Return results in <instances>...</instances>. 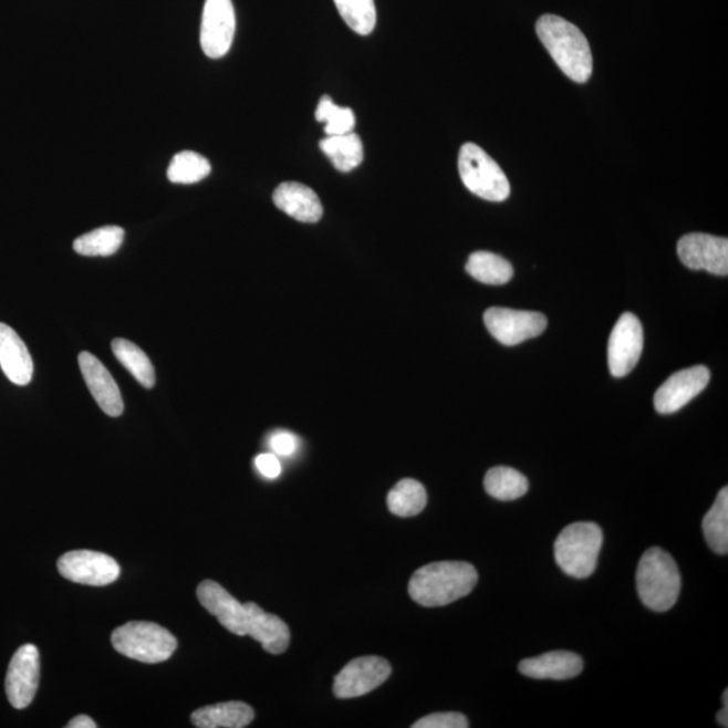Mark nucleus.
<instances>
[{
    "label": "nucleus",
    "instance_id": "5",
    "mask_svg": "<svg viewBox=\"0 0 728 728\" xmlns=\"http://www.w3.org/2000/svg\"><path fill=\"white\" fill-rule=\"evenodd\" d=\"M114 649L145 664L164 663L177 649L175 635L153 622H128L111 635Z\"/></svg>",
    "mask_w": 728,
    "mask_h": 728
},
{
    "label": "nucleus",
    "instance_id": "26",
    "mask_svg": "<svg viewBox=\"0 0 728 728\" xmlns=\"http://www.w3.org/2000/svg\"><path fill=\"white\" fill-rule=\"evenodd\" d=\"M111 347H113L116 360L142 386L152 388L156 384V372H154L149 356L137 344L125 341V339H115Z\"/></svg>",
    "mask_w": 728,
    "mask_h": 728
},
{
    "label": "nucleus",
    "instance_id": "21",
    "mask_svg": "<svg viewBox=\"0 0 728 728\" xmlns=\"http://www.w3.org/2000/svg\"><path fill=\"white\" fill-rule=\"evenodd\" d=\"M320 149L339 171L349 173L363 163L364 152L360 135H333L320 142Z\"/></svg>",
    "mask_w": 728,
    "mask_h": 728
},
{
    "label": "nucleus",
    "instance_id": "1",
    "mask_svg": "<svg viewBox=\"0 0 728 728\" xmlns=\"http://www.w3.org/2000/svg\"><path fill=\"white\" fill-rule=\"evenodd\" d=\"M478 583V572L465 561H437L412 576L409 595L424 607H441L467 596Z\"/></svg>",
    "mask_w": 728,
    "mask_h": 728
},
{
    "label": "nucleus",
    "instance_id": "23",
    "mask_svg": "<svg viewBox=\"0 0 728 728\" xmlns=\"http://www.w3.org/2000/svg\"><path fill=\"white\" fill-rule=\"evenodd\" d=\"M250 637L258 641L270 654H281L288 649L290 632L285 622L279 616L264 613L258 607Z\"/></svg>",
    "mask_w": 728,
    "mask_h": 728
},
{
    "label": "nucleus",
    "instance_id": "35",
    "mask_svg": "<svg viewBox=\"0 0 728 728\" xmlns=\"http://www.w3.org/2000/svg\"><path fill=\"white\" fill-rule=\"evenodd\" d=\"M67 728H96L94 719L86 717V715H79V717L73 718L70 724L66 725Z\"/></svg>",
    "mask_w": 728,
    "mask_h": 728
},
{
    "label": "nucleus",
    "instance_id": "9",
    "mask_svg": "<svg viewBox=\"0 0 728 728\" xmlns=\"http://www.w3.org/2000/svg\"><path fill=\"white\" fill-rule=\"evenodd\" d=\"M485 325L499 343L517 345L540 336L547 329L548 320L539 312L490 308L485 313Z\"/></svg>",
    "mask_w": 728,
    "mask_h": 728
},
{
    "label": "nucleus",
    "instance_id": "34",
    "mask_svg": "<svg viewBox=\"0 0 728 728\" xmlns=\"http://www.w3.org/2000/svg\"><path fill=\"white\" fill-rule=\"evenodd\" d=\"M256 467L264 478L275 479L281 475V462L274 454H261L256 458Z\"/></svg>",
    "mask_w": 728,
    "mask_h": 728
},
{
    "label": "nucleus",
    "instance_id": "12",
    "mask_svg": "<svg viewBox=\"0 0 728 728\" xmlns=\"http://www.w3.org/2000/svg\"><path fill=\"white\" fill-rule=\"evenodd\" d=\"M644 350V329L633 313H623L609 341L610 373L622 378L637 366Z\"/></svg>",
    "mask_w": 728,
    "mask_h": 728
},
{
    "label": "nucleus",
    "instance_id": "30",
    "mask_svg": "<svg viewBox=\"0 0 728 728\" xmlns=\"http://www.w3.org/2000/svg\"><path fill=\"white\" fill-rule=\"evenodd\" d=\"M339 14L347 27L356 34L368 35L376 24V8L374 0H333Z\"/></svg>",
    "mask_w": 728,
    "mask_h": 728
},
{
    "label": "nucleus",
    "instance_id": "28",
    "mask_svg": "<svg viewBox=\"0 0 728 728\" xmlns=\"http://www.w3.org/2000/svg\"><path fill=\"white\" fill-rule=\"evenodd\" d=\"M125 230L118 226H106L85 233L75 240L73 249L80 256L110 257L121 249Z\"/></svg>",
    "mask_w": 728,
    "mask_h": 728
},
{
    "label": "nucleus",
    "instance_id": "24",
    "mask_svg": "<svg viewBox=\"0 0 728 728\" xmlns=\"http://www.w3.org/2000/svg\"><path fill=\"white\" fill-rule=\"evenodd\" d=\"M427 502V490L415 479L401 480L387 496L388 510L397 517L418 516Z\"/></svg>",
    "mask_w": 728,
    "mask_h": 728
},
{
    "label": "nucleus",
    "instance_id": "17",
    "mask_svg": "<svg viewBox=\"0 0 728 728\" xmlns=\"http://www.w3.org/2000/svg\"><path fill=\"white\" fill-rule=\"evenodd\" d=\"M0 367L18 386H27L33 378L34 364L27 344L11 326L3 323H0Z\"/></svg>",
    "mask_w": 728,
    "mask_h": 728
},
{
    "label": "nucleus",
    "instance_id": "2",
    "mask_svg": "<svg viewBox=\"0 0 728 728\" xmlns=\"http://www.w3.org/2000/svg\"><path fill=\"white\" fill-rule=\"evenodd\" d=\"M537 35L565 76L585 83L592 75L590 43L575 24L552 14L537 22Z\"/></svg>",
    "mask_w": 728,
    "mask_h": 728
},
{
    "label": "nucleus",
    "instance_id": "25",
    "mask_svg": "<svg viewBox=\"0 0 728 728\" xmlns=\"http://www.w3.org/2000/svg\"><path fill=\"white\" fill-rule=\"evenodd\" d=\"M485 490L498 501H514L526 496L529 482L526 475L510 467H493L486 474Z\"/></svg>",
    "mask_w": 728,
    "mask_h": 728
},
{
    "label": "nucleus",
    "instance_id": "11",
    "mask_svg": "<svg viewBox=\"0 0 728 728\" xmlns=\"http://www.w3.org/2000/svg\"><path fill=\"white\" fill-rule=\"evenodd\" d=\"M58 568L61 576L71 582L95 587L114 583L121 575V566L113 558L94 551L67 552L59 559Z\"/></svg>",
    "mask_w": 728,
    "mask_h": 728
},
{
    "label": "nucleus",
    "instance_id": "36",
    "mask_svg": "<svg viewBox=\"0 0 728 728\" xmlns=\"http://www.w3.org/2000/svg\"><path fill=\"white\" fill-rule=\"evenodd\" d=\"M717 720L719 726L728 727V705H724V708L717 715Z\"/></svg>",
    "mask_w": 728,
    "mask_h": 728
},
{
    "label": "nucleus",
    "instance_id": "16",
    "mask_svg": "<svg viewBox=\"0 0 728 728\" xmlns=\"http://www.w3.org/2000/svg\"><path fill=\"white\" fill-rule=\"evenodd\" d=\"M79 366L98 407L110 417H119L125 405H123L119 387L106 366L90 353L79 355Z\"/></svg>",
    "mask_w": 728,
    "mask_h": 728
},
{
    "label": "nucleus",
    "instance_id": "32",
    "mask_svg": "<svg viewBox=\"0 0 728 728\" xmlns=\"http://www.w3.org/2000/svg\"><path fill=\"white\" fill-rule=\"evenodd\" d=\"M468 720L459 713H437L416 721L413 728H467Z\"/></svg>",
    "mask_w": 728,
    "mask_h": 728
},
{
    "label": "nucleus",
    "instance_id": "4",
    "mask_svg": "<svg viewBox=\"0 0 728 728\" xmlns=\"http://www.w3.org/2000/svg\"><path fill=\"white\" fill-rule=\"evenodd\" d=\"M602 545L603 532L596 523H572L554 542V559L566 575L585 579L596 570Z\"/></svg>",
    "mask_w": 728,
    "mask_h": 728
},
{
    "label": "nucleus",
    "instance_id": "22",
    "mask_svg": "<svg viewBox=\"0 0 728 728\" xmlns=\"http://www.w3.org/2000/svg\"><path fill=\"white\" fill-rule=\"evenodd\" d=\"M467 273L486 285H505L513 279L514 270L505 258L489 251H477L468 258Z\"/></svg>",
    "mask_w": 728,
    "mask_h": 728
},
{
    "label": "nucleus",
    "instance_id": "8",
    "mask_svg": "<svg viewBox=\"0 0 728 728\" xmlns=\"http://www.w3.org/2000/svg\"><path fill=\"white\" fill-rule=\"evenodd\" d=\"M237 30L236 10L231 0H206L204 4L200 43L209 59H221L230 52Z\"/></svg>",
    "mask_w": 728,
    "mask_h": 728
},
{
    "label": "nucleus",
    "instance_id": "7",
    "mask_svg": "<svg viewBox=\"0 0 728 728\" xmlns=\"http://www.w3.org/2000/svg\"><path fill=\"white\" fill-rule=\"evenodd\" d=\"M197 597L209 614L216 616L228 632L243 637L250 635L258 604H242L214 580H206L197 587Z\"/></svg>",
    "mask_w": 728,
    "mask_h": 728
},
{
    "label": "nucleus",
    "instance_id": "20",
    "mask_svg": "<svg viewBox=\"0 0 728 728\" xmlns=\"http://www.w3.org/2000/svg\"><path fill=\"white\" fill-rule=\"evenodd\" d=\"M254 718V709L246 703L227 701L197 709L190 720L199 728H243Z\"/></svg>",
    "mask_w": 728,
    "mask_h": 728
},
{
    "label": "nucleus",
    "instance_id": "19",
    "mask_svg": "<svg viewBox=\"0 0 728 728\" xmlns=\"http://www.w3.org/2000/svg\"><path fill=\"white\" fill-rule=\"evenodd\" d=\"M522 675L540 680H568L582 674L583 659L571 652H551L527 658L518 666Z\"/></svg>",
    "mask_w": 728,
    "mask_h": 728
},
{
    "label": "nucleus",
    "instance_id": "29",
    "mask_svg": "<svg viewBox=\"0 0 728 728\" xmlns=\"http://www.w3.org/2000/svg\"><path fill=\"white\" fill-rule=\"evenodd\" d=\"M211 170V164L201 154L181 152L173 157L168 169V178L173 184H196L204 180Z\"/></svg>",
    "mask_w": 728,
    "mask_h": 728
},
{
    "label": "nucleus",
    "instance_id": "27",
    "mask_svg": "<svg viewBox=\"0 0 728 728\" xmlns=\"http://www.w3.org/2000/svg\"><path fill=\"white\" fill-rule=\"evenodd\" d=\"M703 533L709 548L715 553L728 552V489H721L717 501L703 520Z\"/></svg>",
    "mask_w": 728,
    "mask_h": 728
},
{
    "label": "nucleus",
    "instance_id": "31",
    "mask_svg": "<svg viewBox=\"0 0 728 728\" xmlns=\"http://www.w3.org/2000/svg\"><path fill=\"white\" fill-rule=\"evenodd\" d=\"M316 121L325 123L324 132L329 137L353 133L355 127L354 111L349 107H339L330 96L320 98L316 108Z\"/></svg>",
    "mask_w": 728,
    "mask_h": 728
},
{
    "label": "nucleus",
    "instance_id": "33",
    "mask_svg": "<svg viewBox=\"0 0 728 728\" xmlns=\"http://www.w3.org/2000/svg\"><path fill=\"white\" fill-rule=\"evenodd\" d=\"M269 447L275 455L292 456L298 453L299 439L288 430H277L269 437Z\"/></svg>",
    "mask_w": 728,
    "mask_h": 728
},
{
    "label": "nucleus",
    "instance_id": "10",
    "mask_svg": "<svg viewBox=\"0 0 728 728\" xmlns=\"http://www.w3.org/2000/svg\"><path fill=\"white\" fill-rule=\"evenodd\" d=\"M391 675L392 666L384 658L375 656L355 658L335 677L333 694L337 699H355L381 687Z\"/></svg>",
    "mask_w": 728,
    "mask_h": 728
},
{
    "label": "nucleus",
    "instance_id": "13",
    "mask_svg": "<svg viewBox=\"0 0 728 728\" xmlns=\"http://www.w3.org/2000/svg\"><path fill=\"white\" fill-rule=\"evenodd\" d=\"M40 684V652L32 644L23 645L12 656L6 675V695L10 705L23 709L32 705Z\"/></svg>",
    "mask_w": 728,
    "mask_h": 728
},
{
    "label": "nucleus",
    "instance_id": "6",
    "mask_svg": "<svg viewBox=\"0 0 728 728\" xmlns=\"http://www.w3.org/2000/svg\"><path fill=\"white\" fill-rule=\"evenodd\" d=\"M459 173L466 188L480 199L501 202L510 196V183L501 166L478 145L461 146Z\"/></svg>",
    "mask_w": 728,
    "mask_h": 728
},
{
    "label": "nucleus",
    "instance_id": "3",
    "mask_svg": "<svg viewBox=\"0 0 728 728\" xmlns=\"http://www.w3.org/2000/svg\"><path fill=\"white\" fill-rule=\"evenodd\" d=\"M637 591L647 609L665 613L675 606L682 590V576L676 561L662 548H651L637 568Z\"/></svg>",
    "mask_w": 728,
    "mask_h": 728
},
{
    "label": "nucleus",
    "instance_id": "14",
    "mask_svg": "<svg viewBox=\"0 0 728 728\" xmlns=\"http://www.w3.org/2000/svg\"><path fill=\"white\" fill-rule=\"evenodd\" d=\"M677 254L687 268L728 274V240L708 233H688L678 240Z\"/></svg>",
    "mask_w": 728,
    "mask_h": 728
},
{
    "label": "nucleus",
    "instance_id": "18",
    "mask_svg": "<svg viewBox=\"0 0 728 728\" xmlns=\"http://www.w3.org/2000/svg\"><path fill=\"white\" fill-rule=\"evenodd\" d=\"M277 208L301 223H318L323 218V206L314 190L300 183H283L274 190Z\"/></svg>",
    "mask_w": 728,
    "mask_h": 728
},
{
    "label": "nucleus",
    "instance_id": "15",
    "mask_svg": "<svg viewBox=\"0 0 728 728\" xmlns=\"http://www.w3.org/2000/svg\"><path fill=\"white\" fill-rule=\"evenodd\" d=\"M711 379L706 366H695L677 372L664 382L654 396V406L662 415H672L705 391Z\"/></svg>",
    "mask_w": 728,
    "mask_h": 728
}]
</instances>
